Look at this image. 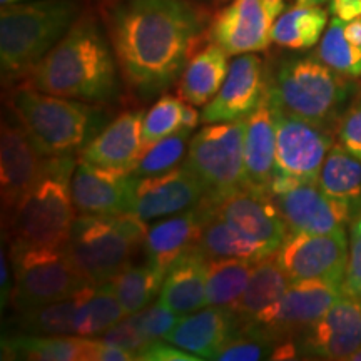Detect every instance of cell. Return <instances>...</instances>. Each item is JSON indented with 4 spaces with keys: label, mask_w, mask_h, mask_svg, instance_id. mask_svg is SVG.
I'll return each mask as SVG.
<instances>
[{
    "label": "cell",
    "mask_w": 361,
    "mask_h": 361,
    "mask_svg": "<svg viewBox=\"0 0 361 361\" xmlns=\"http://www.w3.org/2000/svg\"><path fill=\"white\" fill-rule=\"evenodd\" d=\"M141 361H200V356L188 353L179 346L166 340L151 341L137 353Z\"/></svg>",
    "instance_id": "cell-44"
},
{
    "label": "cell",
    "mask_w": 361,
    "mask_h": 361,
    "mask_svg": "<svg viewBox=\"0 0 361 361\" xmlns=\"http://www.w3.org/2000/svg\"><path fill=\"white\" fill-rule=\"evenodd\" d=\"M316 56L346 78H361V45L348 37L345 32V20L338 17H333L324 30Z\"/></svg>",
    "instance_id": "cell-36"
},
{
    "label": "cell",
    "mask_w": 361,
    "mask_h": 361,
    "mask_svg": "<svg viewBox=\"0 0 361 361\" xmlns=\"http://www.w3.org/2000/svg\"><path fill=\"white\" fill-rule=\"evenodd\" d=\"M71 179L47 174L7 214L11 247H64L78 218Z\"/></svg>",
    "instance_id": "cell-7"
},
{
    "label": "cell",
    "mask_w": 361,
    "mask_h": 361,
    "mask_svg": "<svg viewBox=\"0 0 361 361\" xmlns=\"http://www.w3.org/2000/svg\"><path fill=\"white\" fill-rule=\"evenodd\" d=\"M97 338H101L102 341L121 346V348L124 350L133 351L135 356H137V353L144 348V346L149 345L147 338L144 336L141 328H139V323L134 314L124 316L119 323H116L114 326L107 329V331H104L102 335H99Z\"/></svg>",
    "instance_id": "cell-41"
},
{
    "label": "cell",
    "mask_w": 361,
    "mask_h": 361,
    "mask_svg": "<svg viewBox=\"0 0 361 361\" xmlns=\"http://www.w3.org/2000/svg\"><path fill=\"white\" fill-rule=\"evenodd\" d=\"M276 174V124L268 96L246 117L245 186L268 192Z\"/></svg>",
    "instance_id": "cell-24"
},
{
    "label": "cell",
    "mask_w": 361,
    "mask_h": 361,
    "mask_svg": "<svg viewBox=\"0 0 361 361\" xmlns=\"http://www.w3.org/2000/svg\"><path fill=\"white\" fill-rule=\"evenodd\" d=\"M329 13L348 22L361 17V0H329Z\"/></svg>",
    "instance_id": "cell-46"
},
{
    "label": "cell",
    "mask_w": 361,
    "mask_h": 361,
    "mask_svg": "<svg viewBox=\"0 0 361 361\" xmlns=\"http://www.w3.org/2000/svg\"><path fill=\"white\" fill-rule=\"evenodd\" d=\"M84 288L64 300L16 311L17 331L29 335H75L74 319L82 300Z\"/></svg>",
    "instance_id": "cell-34"
},
{
    "label": "cell",
    "mask_w": 361,
    "mask_h": 361,
    "mask_svg": "<svg viewBox=\"0 0 361 361\" xmlns=\"http://www.w3.org/2000/svg\"><path fill=\"white\" fill-rule=\"evenodd\" d=\"M290 231L311 234L335 233L346 229L356 216L348 202L329 196L318 183L300 180L290 191L271 196Z\"/></svg>",
    "instance_id": "cell-19"
},
{
    "label": "cell",
    "mask_w": 361,
    "mask_h": 361,
    "mask_svg": "<svg viewBox=\"0 0 361 361\" xmlns=\"http://www.w3.org/2000/svg\"><path fill=\"white\" fill-rule=\"evenodd\" d=\"M246 119L204 124L194 134L184 164L207 189V197L218 201L245 186Z\"/></svg>",
    "instance_id": "cell-9"
},
{
    "label": "cell",
    "mask_w": 361,
    "mask_h": 361,
    "mask_svg": "<svg viewBox=\"0 0 361 361\" xmlns=\"http://www.w3.org/2000/svg\"><path fill=\"white\" fill-rule=\"evenodd\" d=\"M236 333H239V323L233 308L207 305L200 311L180 316L164 340L201 360H214Z\"/></svg>",
    "instance_id": "cell-22"
},
{
    "label": "cell",
    "mask_w": 361,
    "mask_h": 361,
    "mask_svg": "<svg viewBox=\"0 0 361 361\" xmlns=\"http://www.w3.org/2000/svg\"><path fill=\"white\" fill-rule=\"evenodd\" d=\"M126 316L109 281L89 283L82 291L79 310L74 319L78 336L94 338L114 326Z\"/></svg>",
    "instance_id": "cell-32"
},
{
    "label": "cell",
    "mask_w": 361,
    "mask_h": 361,
    "mask_svg": "<svg viewBox=\"0 0 361 361\" xmlns=\"http://www.w3.org/2000/svg\"><path fill=\"white\" fill-rule=\"evenodd\" d=\"M206 213L207 204L204 197L191 209L157 219V223L149 226L144 241L146 263L168 271L169 266L184 252L196 247Z\"/></svg>",
    "instance_id": "cell-23"
},
{
    "label": "cell",
    "mask_w": 361,
    "mask_h": 361,
    "mask_svg": "<svg viewBox=\"0 0 361 361\" xmlns=\"http://www.w3.org/2000/svg\"><path fill=\"white\" fill-rule=\"evenodd\" d=\"M19 121L42 156H72L96 135L101 109L96 104L54 96L22 84L8 97Z\"/></svg>",
    "instance_id": "cell-5"
},
{
    "label": "cell",
    "mask_w": 361,
    "mask_h": 361,
    "mask_svg": "<svg viewBox=\"0 0 361 361\" xmlns=\"http://www.w3.org/2000/svg\"><path fill=\"white\" fill-rule=\"evenodd\" d=\"M164 276L166 271L149 263L129 264L111 278L109 283L124 313L133 314L147 308L154 301L161 293Z\"/></svg>",
    "instance_id": "cell-33"
},
{
    "label": "cell",
    "mask_w": 361,
    "mask_h": 361,
    "mask_svg": "<svg viewBox=\"0 0 361 361\" xmlns=\"http://www.w3.org/2000/svg\"><path fill=\"white\" fill-rule=\"evenodd\" d=\"M284 12V0H233L214 17L209 40L228 56L261 52L269 47L274 20Z\"/></svg>",
    "instance_id": "cell-13"
},
{
    "label": "cell",
    "mask_w": 361,
    "mask_h": 361,
    "mask_svg": "<svg viewBox=\"0 0 361 361\" xmlns=\"http://www.w3.org/2000/svg\"><path fill=\"white\" fill-rule=\"evenodd\" d=\"M228 54L211 42L192 54L179 80V96L192 106H206L219 92L229 71Z\"/></svg>",
    "instance_id": "cell-27"
},
{
    "label": "cell",
    "mask_w": 361,
    "mask_h": 361,
    "mask_svg": "<svg viewBox=\"0 0 361 361\" xmlns=\"http://www.w3.org/2000/svg\"><path fill=\"white\" fill-rule=\"evenodd\" d=\"M75 164L72 156H42L35 149L19 121H2L0 133V186L4 213H11L24 194L44 176L57 174L71 179Z\"/></svg>",
    "instance_id": "cell-11"
},
{
    "label": "cell",
    "mask_w": 361,
    "mask_h": 361,
    "mask_svg": "<svg viewBox=\"0 0 361 361\" xmlns=\"http://www.w3.org/2000/svg\"><path fill=\"white\" fill-rule=\"evenodd\" d=\"M207 258L197 247L184 252L166 271L159 303L178 316L191 314L207 306Z\"/></svg>",
    "instance_id": "cell-25"
},
{
    "label": "cell",
    "mask_w": 361,
    "mask_h": 361,
    "mask_svg": "<svg viewBox=\"0 0 361 361\" xmlns=\"http://www.w3.org/2000/svg\"><path fill=\"white\" fill-rule=\"evenodd\" d=\"M268 96V72L256 54H241L229 64L219 92L201 111L202 124L231 123L250 117Z\"/></svg>",
    "instance_id": "cell-16"
},
{
    "label": "cell",
    "mask_w": 361,
    "mask_h": 361,
    "mask_svg": "<svg viewBox=\"0 0 361 361\" xmlns=\"http://www.w3.org/2000/svg\"><path fill=\"white\" fill-rule=\"evenodd\" d=\"M271 111L276 124V171L316 183L333 147L331 128Z\"/></svg>",
    "instance_id": "cell-14"
},
{
    "label": "cell",
    "mask_w": 361,
    "mask_h": 361,
    "mask_svg": "<svg viewBox=\"0 0 361 361\" xmlns=\"http://www.w3.org/2000/svg\"><path fill=\"white\" fill-rule=\"evenodd\" d=\"M290 283L291 279L286 276L278 259L273 256L256 263L245 293L239 298L236 306H233L239 329L246 323L252 322L261 311L273 305L274 301H278Z\"/></svg>",
    "instance_id": "cell-29"
},
{
    "label": "cell",
    "mask_w": 361,
    "mask_h": 361,
    "mask_svg": "<svg viewBox=\"0 0 361 361\" xmlns=\"http://www.w3.org/2000/svg\"><path fill=\"white\" fill-rule=\"evenodd\" d=\"M355 92L351 78L331 69L318 56L283 59L268 72L271 109L326 128L340 123Z\"/></svg>",
    "instance_id": "cell-3"
},
{
    "label": "cell",
    "mask_w": 361,
    "mask_h": 361,
    "mask_svg": "<svg viewBox=\"0 0 361 361\" xmlns=\"http://www.w3.org/2000/svg\"><path fill=\"white\" fill-rule=\"evenodd\" d=\"M144 111H124L80 149L79 159L130 173L142 152Z\"/></svg>",
    "instance_id": "cell-21"
},
{
    "label": "cell",
    "mask_w": 361,
    "mask_h": 361,
    "mask_svg": "<svg viewBox=\"0 0 361 361\" xmlns=\"http://www.w3.org/2000/svg\"><path fill=\"white\" fill-rule=\"evenodd\" d=\"M137 356L133 351L121 348L101 338H90V361H135Z\"/></svg>",
    "instance_id": "cell-45"
},
{
    "label": "cell",
    "mask_w": 361,
    "mask_h": 361,
    "mask_svg": "<svg viewBox=\"0 0 361 361\" xmlns=\"http://www.w3.org/2000/svg\"><path fill=\"white\" fill-rule=\"evenodd\" d=\"M206 196L207 189L201 179L183 164L168 173L135 178L129 214L149 223L191 209Z\"/></svg>",
    "instance_id": "cell-15"
},
{
    "label": "cell",
    "mask_w": 361,
    "mask_h": 361,
    "mask_svg": "<svg viewBox=\"0 0 361 361\" xmlns=\"http://www.w3.org/2000/svg\"><path fill=\"white\" fill-rule=\"evenodd\" d=\"M22 2H30V0H0L2 6H12V4H22Z\"/></svg>",
    "instance_id": "cell-50"
},
{
    "label": "cell",
    "mask_w": 361,
    "mask_h": 361,
    "mask_svg": "<svg viewBox=\"0 0 361 361\" xmlns=\"http://www.w3.org/2000/svg\"><path fill=\"white\" fill-rule=\"evenodd\" d=\"M350 258L346 229L311 234L290 231L276 251V259L291 281L323 279L340 284Z\"/></svg>",
    "instance_id": "cell-12"
},
{
    "label": "cell",
    "mask_w": 361,
    "mask_h": 361,
    "mask_svg": "<svg viewBox=\"0 0 361 361\" xmlns=\"http://www.w3.org/2000/svg\"><path fill=\"white\" fill-rule=\"evenodd\" d=\"M338 141L361 159V94L350 102L338 123Z\"/></svg>",
    "instance_id": "cell-42"
},
{
    "label": "cell",
    "mask_w": 361,
    "mask_h": 361,
    "mask_svg": "<svg viewBox=\"0 0 361 361\" xmlns=\"http://www.w3.org/2000/svg\"><path fill=\"white\" fill-rule=\"evenodd\" d=\"M201 123V112H197L194 109L192 104H184V111H183V128L180 129H188L192 130L197 128V124Z\"/></svg>",
    "instance_id": "cell-47"
},
{
    "label": "cell",
    "mask_w": 361,
    "mask_h": 361,
    "mask_svg": "<svg viewBox=\"0 0 361 361\" xmlns=\"http://www.w3.org/2000/svg\"><path fill=\"white\" fill-rule=\"evenodd\" d=\"M293 341L298 358L350 360L361 350V300L343 295L323 318Z\"/></svg>",
    "instance_id": "cell-18"
},
{
    "label": "cell",
    "mask_w": 361,
    "mask_h": 361,
    "mask_svg": "<svg viewBox=\"0 0 361 361\" xmlns=\"http://www.w3.org/2000/svg\"><path fill=\"white\" fill-rule=\"evenodd\" d=\"M191 134V130L180 129L144 149L133 171L134 178H149V176L168 173V171L178 168L179 162L186 156V149L191 142L189 141Z\"/></svg>",
    "instance_id": "cell-37"
},
{
    "label": "cell",
    "mask_w": 361,
    "mask_h": 361,
    "mask_svg": "<svg viewBox=\"0 0 361 361\" xmlns=\"http://www.w3.org/2000/svg\"><path fill=\"white\" fill-rule=\"evenodd\" d=\"M341 291L345 296L361 300V229L355 224H351L350 258L345 279L341 283Z\"/></svg>",
    "instance_id": "cell-43"
},
{
    "label": "cell",
    "mask_w": 361,
    "mask_h": 361,
    "mask_svg": "<svg viewBox=\"0 0 361 361\" xmlns=\"http://www.w3.org/2000/svg\"><path fill=\"white\" fill-rule=\"evenodd\" d=\"M147 223L133 214H79L64 250L87 283L114 278L144 247Z\"/></svg>",
    "instance_id": "cell-6"
},
{
    "label": "cell",
    "mask_w": 361,
    "mask_h": 361,
    "mask_svg": "<svg viewBox=\"0 0 361 361\" xmlns=\"http://www.w3.org/2000/svg\"><path fill=\"white\" fill-rule=\"evenodd\" d=\"M104 19L124 84L142 101L179 79L206 27L189 0H114Z\"/></svg>",
    "instance_id": "cell-1"
},
{
    "label": "cell",
    "mask_w": 361,
    "mask_h": 361,
    "mask_svg": "<svg viewBox=\"0 0 361 361\" xmlns=\"http://www.w3.org/2000/svg\"><path fill=\"white\" fill-rule=\"evenodd\" d=\"M329 0H296V4H300V6H319L323 7L324 4H328Z\"/></svg>",
    "instance_id": "cell-49"
},
{
    "label": "cell",
    "mask_w": 361,
    "mask_h": 361,
    "mask_svg": "<svg viewBox=\"0 0 361 361\" xmlns=\"http://www.w3.org/2000/svg\"><path fill=\"white\" fill-rule=\"evenodd\" d=\"M133 314L137 319L139 328H141V331L147 338L149 343L156 340H164L166 335L176 326V323L180 318L173 310H169L168 306L159 303V301L156 305H149L147 308Z\"/></svg>",
    "instance_id": "cell-40"
},
{
    "label": "cell",
    "mask_w": 361,
    "mask_h": 361,
    "mask_svg": "<svg viewBox=\"0 0 361 361\" xmlns=\"http://www.w3.org/2000/svg\"><path fill=\"white\" fill-rule=\"evenodd\" d=\"M256 263L245 259H207V305L233 308L245 293Z\"/></svg>",
    "instance_id": "cell-35"
},
{
    "label": "cell",
    "mask_w": 361,
    "mask_h": 361,
    "mask_svg": "<svg viewBox=\"0 0 361 361\" xmlns=\"http://www.w3.org/2000/svg\"><path fill=\"white\" fill-rule=\"evenodd\" d=\"M343 296L341 286L323 279L291 281L278 301L261 311L239 331L273 345L295 340L331 310Z\"/></svg>",
    "instance_id": "cell-10"
},
{
    "label": "cell",
    "mask_w": 361,
    "mask_h": 361,
    "mask_svg": "<svg viewBox=\"0 0 361 361\" xmlns=\"http://www.w3.org/2000/svg\"><path fill=\"white\" fill-rule=\"evenodd\" d=\"M119 64L109 35L92 16H79L67 34L32 71L25 85L96 106L119 101Z\"/></svg>",
    "instance_id": "cell-2"
},
{
    "label": "cell",
    "mask_w": 361,
    "mask_h": 361,
    "mask_svg": "<svg viewBox=\"0 0 361 361\" xmlns=\"http://www.w3.org/2000/svg\"><path fill=\"white\" fill-rule=\"evenodd\" d=\"M183 97L174 94H162L154 106L144 114L142 121V151L183 128Z\"/></svg>",
    "instance_id": "cell-38"
},
{
    "label": "cell",
    "mask_w": 361,
    "mask_h": 361,
    "mask_svg": "<svg viewBox=\"0 0 361 361\" xmlns=\"http://www.w3.org/2000/svg\"><path fill=\"white\" fill-rule=\"evenodd\" d=\"M206 204V219L202 223L196 247L207 259L233 258L251 261V263H259L261 259L273 256L263 245L246 238L236 228H233L228 221H224L221 216L216 214L213 204H211L207 197Z\"/></svg>",
    "instance_id": "cell-28"
},
{
    "label": "cell",
    "mask_w": 361,
    "mask_h": 361,
    "mask_svg": "<svg viewBox=\"0 0 361 361\" xmlns=\"http://www.w3.org/2000/svg\"><path fill=\"white\" fill-rule=\"evenodd\" d=\"M209 202L216 214L246 238L263 245L271 255H276L290 233L288 223L269 192L243 186L218 201L209 200Z\"/></svg>",
    "instance_id": "cell-17"
},
{
    "label": "cell",
    "mask_w": 361,
    "mask_h": 361,
    "mask_svg": "<svg viewBox=\"0 0 361 361\" xmlns=\"http://www.w3.org/2000/svg\"><path fill=\"white\" fill-rule=\"evenodd\" d=\"M316 183L329 196L348 202L356 218L361 216V159L348 149L333 144Z\"/></svg>",
    "instance_id": "cell-30"
},
{
    "label": "cell",
    "mask_w": 361,
    "mask_h": 361,
    "mask_svg": "<svg viewBox=\"0 0 361 361\" xmlns=\"http://www.w3.org/2000/svg\"><path fill=\"white\" fill-rule=\"evenodd\" d=\"M274 346L271 341L263 338L247 335V333H236L231 340L218 351L214 360L218 361H258L271 360Z\"/></svg>",
    "instance_id": "cell-39"
},
{
    "label": "cell",
    "mask_w": 361,
    "mask_h": 361,
    "mask_svg": "<svg viewBox=\"0 0 361 361\" xmlns=\"http://www.w3.org/2000/svg\"><path fill=\"white\" fill-rule=\"evenodd\" d=\"M13 311L54 303L89 284L78 273L64 247H11Z\"/></svg>",
    "instance_id": "cell-8"
},
{
    "label": "cell",
    "mask_w": 361,
    "mask_h": 361,
    "mask_svg": "<svg viewBox=\"0 0 361 361\" xmlns=\"http://www.w3.org/2000/svg\"><path fill=\"white\" fill-rule=\"evenodd\" d=\"M0 268H2V308L6 306L7 301H11V295H8V279H11V274H8L7 269V258H6V251L2 250V255H0Z\"/></svg>",
    "instance_id": "cell-48"
},
{
    "label": "cell",
    "mask_w": 361,
    "mask_h": 361,
    "mask_svg": "<svg viewBox=\"0 0 361 361\" xmlns=\"http://www.w3.org/2000/svg\"><path fill=\"white\" fill-rule=\"evenodd\" d=\"M326 24L328 12L323 7L296 4L274 20L271 40L279 47L306 51L319 42Z\"/></svg>",
    "instance_id": "cell-31"
},
{
    "label": "cell",
    "mask_w": 361,
    "mask_h": 361,
    "mask_svg": "<svg viewBox=\"0 0 361 361\" xmlns=\"http://www.w3.org/2000/svg\"><path fill=\"white\" fill-rule=\"evenodd\" d=\"M350 360H351V361H361V350L356 351V353H355L353 356H351Z\"/></svg>",
    "instance_id": "cell-51"
},
{
    "label": "cell",
    "mask_w": 361,
    "mask_h": 361,
    "mask_svg": "<svg viewBox=\"0 0 361 361\" xmlns=\"http://www.w3.org/2000/svg\"><path fill=\"white\" fill-rule=\"evenodd\" d=\"M78 19L75 0H30L2 6L0 66L4 84L25 79Z\"/></svg>",
    "instance_id": "cell-4"
},
{
    "label": "cell",
    "mask_w": 361,
    "mask_h": 361,
    "mask_svg": "<svg viewBox=\"0 0 361 361\" xmlns=\"http://www.w3.org/2000/svg\"><path fill=\"white\" fill-rule=\"evenodd\" d=\"M2 360L90 361V338L17 333L2 340Z\"/></svg>",
    "instance_id": "cell-26"
},
{
    "label": "cell",
    "mask_w": 361,
    "mask_h": 361,
    "mask_svg": "<svg viewBox=\"0 0 361 361\" xmlns=\"http://www.w3.org/2000/svg\"><path fill=\"white\" fill-rule=\"evenodd\" d=\"M135 178L92 162L78 159L71 192L79 214H129Z\"/></svg>",
    "instance_id": "cell-20"
}]
</instances>
